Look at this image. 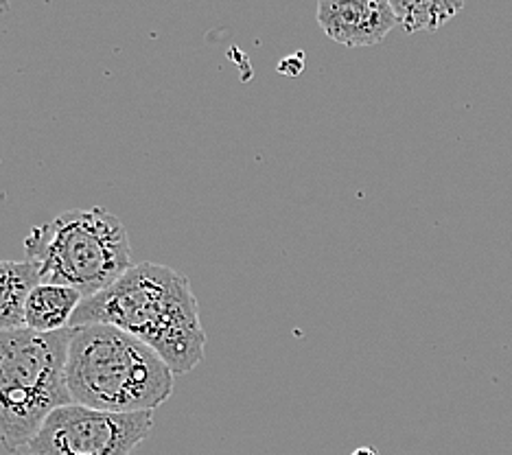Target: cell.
Returning a JSON list of instances; mask_svg holds the SVG:
<instances>
[{
	"label": "cell",
	"instance_id": "cell-6",
	"mask_svg": "<svg viewBox=\"0 0 512 455\" xmlns=\"http://www.w3.org/2000/svg\"><path fill=\"white\" fill-rule=\"evenodd\" d=\"M318 25L348 49L375 46L399 25L390 0H320Z\"/></svg>",
	"mask_w": 512,
	"mask_h": 455
},
{
	"label": "cell",
	"instance_id": "cell-3",
	"mask_svg": "<svg viewBox=\"0 0 512 455\" xmlns=\"http://www.w3.org/2000/svg\"><path fill=\"white\" fill-rule=\"evenodd\" d=\"M27 261L36 263L42 283L66 285L92 298L132 267L130 237L123 221L106 208L66 210L33 226L25 239Z\"/></svg>",
	"mask_w": 512,
	"mask_h": 455
},
{
	"label": "cell",
	"instance_id": "cell-4",
	"mask_svg": "<svg viewBox=\"0 0 512 455\" xmlns=\"http://www.w3.org/2000/svg\"><path fill=\"white\" fill-rule=\"evenodd\" d=\"M73 329L0 331V440L27 449L44 418L73 403L66 359Z\"/></svg>",
	"mask_w": 512,
	"mask_h": 455
},
{
	"label": "cell",
	"instance_id": "cell-10",
	"mask_svg": "<svg viewBox=\"0 0 512 455\" xmlns=\"http://www.w3.org/2000/svg\"><path fill=\"white\" fill-rule=\"evenodd\" d=\"M0 455H29V453H27V449H14L0 440Z\"/></svg>",
	"mask_w": 512,
	"mask_h": 455
},
{
	"label": "cell",
	"instance_id": "cell-9",
	"mask_svg": "<svg viewBox=\"0 0 512 455\" xmlns=\"http://www.w3.org/2000/svg\"><path fill=\"white\" fill-rule=\"evenodd\" d=\"M390 7L405 33H418L447 25L464 9V0H390Z\"/></svg>",
	"mask_w": 512,
	"mask_h": 455
},
{
	"label": "cell",
	"instance_id": "cell-2",
	"mask_svg": "<svg viewBox=\"0 0 512 455\" xmlns=\"http://www.w3.org/2000/svg\"><path fill=\"white\" fill-rule=\"evenodd\" d=\"M66 385L73 403L106 412H154L176 375L154 348L112 324L71 326Z\"/></svg>",
	"mask_w": 512,
	"mask_h": 455
},
{
	"label": "cell",
	"instance_id": "cell-5",
	"mask_svg": "<svg viewBox=\"0 0 512 455\" xmlns=\"http://www.w3.org/2000/svg\"><path fill=\"white\" fill-rule=\"evenodd\" d=\"M154 429V412H106L68 403L44 418L29 455H132Z\"/></svg>",
	"mask_w": 512,
	"mask_h": 455
},
{
	"label": "cell",
	"instance_id": "cell-1",
	"mask_svg": "<svg viewBox=\"0 0 512 455\" xmlns=\"http://www.w3.org/2000/svg\"><path fill=\"white\" fill-rule=\"evenodd\" d=\"M112 324L165 359L173 375L202 364L206 331L189 278L160 263L132 265L116 283L86 298L71 326Z\"/></svg>",
	"mask_w": 512,
	"mask_h": 455
},
{
	"label": "cell",
	"instance_id": "cell-11",
	"mask_svg": "<svg viewBox=\"0 0 512 455\" xmlns=\"http://www.w3.org/2000/svg\"><path fill=\"white\" fill-rule=\"evenodd\" d=\"M351 455H379V451L375 447H359Z\"/></svg>",
	"mask_w": 512,
	"mask_h": 455
},
{
	"label": "cell",
	"instance_id": "cell-8",
	"mask_svg": "<svg viewBox=\"0 0 512 455\" xmlns=\"http://www.w3.org/2000/svg\"><path fill=\"white\" fill-rule=\"evenodd\" d=\"M81 302H84V296L73 287L40 283L27 300V329L38 333L64 331L71 326Z\"/></svg>",
	"mask_w": 512,
	"mask_h": 455
},
{
	"label": "cell",
	"instance_id": "cell-7",
	"mask_svg": "<svg viewBox=\"0 0 512 455\" xmlns=\"http://www.w3.org/2000/svg\"><path fill=\"white\" fill-rule=\"evenodd\" d=\"M42 283L31 261H0V331L27 329V300Z\"/></svg>",
	"mask_w": 512,
	"mask_h": 455
}]
</instances>
